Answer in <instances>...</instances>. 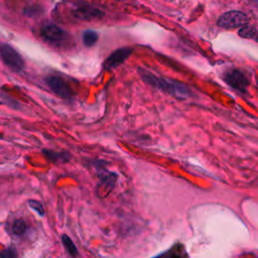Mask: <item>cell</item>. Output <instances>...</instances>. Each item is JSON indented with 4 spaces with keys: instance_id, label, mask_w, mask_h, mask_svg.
Returning a JSON list of instances; mask_svg holds the SVG:
<instances>
[{
    "instance_id": "obj_2",
    "label": "cell",
    "mask_w": 258,
    "mask_h": 258,
    "mask_svg": "<svg viewBox=\"0 0 258 258\" xmlns=\"http://www.w3.org/2000/svg\"><path fill=\"white\" fill-rule=\"evenodd\" d=\"M39 34L45 42L56 47L68 46L72 41L70 33L54 23L43 24L40 27Z\"/></svg>"
},
{
    "instance_id": "obj_12",
    "label": "cell",
    "mask_w": 258,
    "mask_h": 258,
    "mask_svg": "<svg viewBox=\"0 0 258 258\" xmlns=\"http://www.w3.org/2000/svg\"><path fill=\"white\" fill-rule=\"evenodd\" d=\"M61 242H62V245H63L64 249L67 250V252H68L71 256H73V257L77 256V254H78V249H77V247L75 246L74 242L72 241V239H71L69 236L62 235V236H61Z\"/></svg>"
},
{
    "instance_id": "obj_16",
    "label": "cell",
    "mask_w": 258,
    "mask_h": 258,
    "mask_svg": "<svg viewBox=\"0 0 258 258\" xmlns=\"http://www.w3.org/2000/svg\"><path fill=\"white\" fill-rule=\"evenodd\" d=\"M0 258H17V252L14 248H7L1 252Z\"/></svg>"
},
{
    "instance_id": "obj_8",
    "label": "cell",
    "mask_w": 258,
    "mask_h": 258,
    "mask_svg": "<svg viewBox=\"0 0 258 258\" xmlns=\"http://www.w3.org/2000/svg\"><path fill=\"white\" fill-rule=\"evenodd\" d=\"M133 52V48L131 47H121L114 50L104 61V69L107 71L113 70L120 66L125 59L129 57V55Z\"/></svg>"
},
{
    "instance_id": "obj_15",
    "label": "cell",
    "mask_w": 258,
    "mask_h": 258,
    "mask_svg": "<svg viewBox=\"0 0 258 258\" xmlns=\"http://www.w3.org/2000/svg\"><path fill=\"white\" fill-rule=\"evenodd\" d=\"M28 206H29L33 211H35L39 216H43V215H44L43 206H42L41 203H39L38 201L29 200V201H28Z\"/></svg>"
},
{
    "instance_id": "obj_11",
    "label": "cell",
    "mask_w": 258,
    "mask_h": 258,
    "mask_svg": "<svg viewBox=\"0 0 258 258\" xmlns=\"http://www.w3.org/2000/svg\"><path fill=\"white\" fill-rule=\"evenodd\" d=\"M98 38H99V34L95 31V30H85L82 34V40H83V43L87 46V47H91L93 46L97 41H98Z\"/></svg>"
},
{
    "instance_id": "obj_13",
    "label": "cell",
    "mask_w": 258,
    "mask_h": 258,
    "mask_svg": "<svg viewBox=\"0 0 258 258\" xmlns=\"http://www.w3.org/2000/svg\"><path fill=\"white\" fill-rule=\"evenodd\" d=\"M10 229H11V232L14 235L20 236L26 231V224L22 219H17V220H14L12 222V224L10 226Z\"/></svg>"
},
{
    "instance_id": "obj_17",
    "label": "cell",
    "mask_w": 258,
    "mask_h": 258,
    "mask_svg": "<svg viewBox=\"0 0 258 258\" xmlns=\"http://www.w3.org/2000/svg\"><path fill=\"white\" fill-rule=\"evenodd\" d=\"M156 258H184V254H179L178 252H173V250H171Z\"/></svg>"
},
{
    "instance_id": "obj_10",
    "label": "cell",
    "mask_w": 258,
    "mask_h": 258,
    "mask_svg": "<svg viewBox=\"0 0 258 258\" xmlns=\"http://www.w3.org/2000/svg\"><path fill=\"white\" fill-rule=\"evenodd\" d=\"M42 153H43V156L52 163H63V162H68L71 159V154L70 152H67V151L58 152L50 149H43Z\"/></svg>"
},
{
    "instance_id": "obj_9",
    "label": "cell",
    "mask_w": 258,
    "mask_h": 258,
    "mask_svg": "<svg viewBox=\"0 0 258 258\" xmlns=\"http://www.w3.org/2000/svg\"><path fill=\"white\" fill-rule=\"evenodd\" d=\"M105 164H106V162L99 160V161L95 162V169H96L97 175H98L101 183L107 187H110V189H112L115 186L118 176L115 172L108 170L105 167Z\"/></svg>"
},
{
    "instance_id": "obj_4",
    "label": "cell",
    "mask_w": 258,
    "mask_h": 258,
    "mask_svg": "<svg viewBox=\"0 0 258 258\" xmlns=\"http://www.w3.org/2000/svg\"><path fill=\"white\" fill-rule=\"evenodd\" d=\"M249 21L247 15L241 11H229L224 14H222L218 21L217 24L220 27L223 28H234V27H239V26H244L247 24Z\"/></svg>"
},
{
    "instance_id": "obj_3",
    "label": "cell",
    "mask_w": 258,
    "mask_h": 258,
    "mask_svg": "<svg viewBox=\"0 0 258 258\" xmlns=\"http://www.w3.org/2000/svg\"><path fill=\"white\" fill-rule=\"evenodd\" d=\"M0 56L3 62L12 71L19 73L24 69V59L19 52L7 43L0 44Z\"/></svg>"
},
{
    "instance_id": "obj_6",
    "label": "cell",
    "mask_w": 258,
    "mask_h": 258,
    "mask_svg": "<svg viewBox=\"0 0 258 258\" xmlns=\"http://www.w3.org/2000/svg\"><path fill=\"white\" fill-rule=\"evenodd\" d=\"M72 15L83 21H91V20H97L101 19L104 16V12L92 5L83 4L81 6H77L72 10Z\"/></svg>"
},
{
    "instance_id": "obj_14",
    "label": "cell",
    "mask_w": 258,
    "mask_h": 258,
    "mask_svg": "<svg viewBox=\"0 0 258 258\" xmlns=\"http://www.w3.org/2000/svg\"><path fill=\"white\" fill-rule=\"evenodd\" d=\"M256 33H257V31L253 27H249V26H245L239 30L240 36L245 37V38H254V35Z\"/></svg>"
},
{
    "instance_id": "obj_1",
    "label": "cell",
    "mask_w": 258,
    "mask_h": 258,
    "mask_svg": "<svg viewBox=\"0 0 258 258\" xmlns=\"http://www.w3.org/2000/svg\"><path fill=\"white\" fill-rule=\"evenodd\" d=\"M139 75L141 79L148 85L157 88L158 90H161L162 92L178 98V99H185L188 98L190 95L189 89L183 85L182 83L167 80L164 78L156 77L153 74H151L148 71H145L143 69H139Z\"/></svg>"
},
{
    "instance_id": "obj_7",
    "label": "cell",
    "mask_w": 258,
    "mask_h": 258,
    "mask_svg": "<svg viewBox=\"0 0 258 258\" xmlns=\"http://www.w3.org/2000/svg\"><path fill=\"white\" fill-rule=\"evenodd\" d=\"M224 81L232 88L240 91V92H245L246 88L249 84L248 79L245 77V75L238 71V70H230L227 71L224 75Z\"/></svg>"
},
{
    "instance_id": "obj_5",
    "label": "cell",
    "mask_w": 258,
    "mask_h": 258,
    "mask_svg": "<svg viewBox=\"0 0 258 258\" xmlns=\"http://www.w3.org/2000/svg\"><path fill=\"white\" fill-rule=\"evenodd\" d=\"M45 83L48 88L58 97L69 100L73 97L72 90L68 83L58 76H48L45 78Z\"/></svg>"
}]
</instances>
